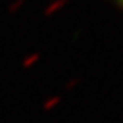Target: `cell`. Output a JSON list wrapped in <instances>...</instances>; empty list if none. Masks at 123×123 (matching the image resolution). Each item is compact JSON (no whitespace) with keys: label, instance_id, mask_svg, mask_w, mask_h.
Segmentation results:
<instances>
[{"label":"cell","instance_id":"6da1fadb","mask_svg":"<svg viewBox=\"0 0 123 123\" xmlns=\"http://www.w3.org/2000/svg\"><path fill=\"white\" fill-rule=\"evenodd\" d=\"M116 4H118L119 7H122V8H123V0H116Z\"/></svg>","mask_w":123,"mask_h":123}]
</instances>
